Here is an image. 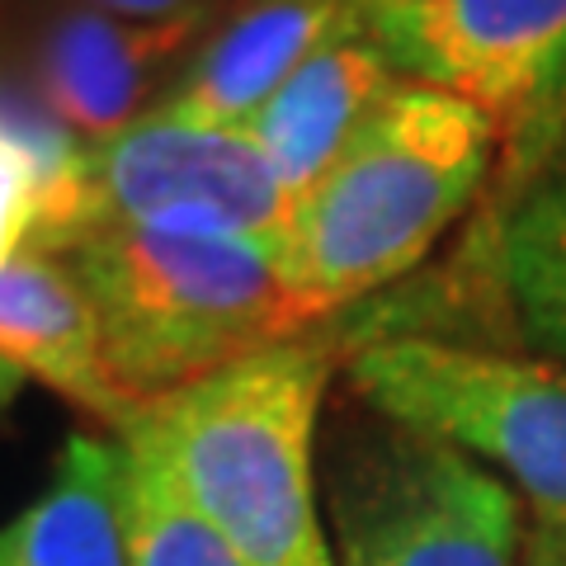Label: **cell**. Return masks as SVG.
Returning a JSON list of instances; mask_svg holds the SVG:
<instances>
[{
    "label": "cell",
    "instance_id": "13",
    "mask_svg": "<svg viewBox=\"0 0 566 566\" xmlns=\"http://www.w3.org/2000/svg\"><path fill=\"white\" fill-rule=\"evenodd\" d=\"M495 283L524 345L566 364V142L505 212Z\"/></svg>",
    "mask_w": 566,
    "mask_h": 566
},
{
    "label": "cell",
    "instance_id": "8",
    "mask_svg": "<svg viewBox=\"0 0 566 566\" xmlns=\"http://www.w3.org/2000/svg\"><path fill=\"white\" fill-rule=\"evenodd\" d=\"M212 24H128L91 6L52 10L29 52V85L48 114L76 137V147H99L147 118L166 71L189 57L199 33Z\"/></svg>",
    "mask_w": 566,
    "mask_h": 566
},
{
    "label": "cell",
    "instance_id": "9",
    "mask_svg": "<svg viewBox=\"0 0 566 566\" xmlns=\"http://www.w3.org/2000/svg\"><path fill=\"white\" fill-rule=\"evenodd\" d=\"M359 20L364 0H241L185 57L151 114L245 133V123L316 48Z\"/></svg>",
    "mask_w": 566,
    "mask_h": 566
},
{
    "label": "cell",
    "instance_id": "15",
    "mask_svg": "<svg viewBox=\"0 0 566 566\" xmlns=\"http://www.w3.org/2000/svg\"><path fill=\"white\" fill-rule=\"evenodd\" d=\"M128 24H218L227 0H76Z\"/></svg>",
    "mask_w": 566,
    "mask_h": 566
},
{
    "label": "cell",
    "instance_id": "1",
    "mask_svg": "<svg viewBox=\"0 0 566 566\" xmlns=\"http://www.w3.org/2000/svg\"><path fill=\"white\" fill-rule=\"evenodd\" d=\"M331 374L322 335H293L142 406L118 439L161 458L185 501L251 566H335L316 495Z\"/></svg>",
    "mask_w": 566,
    "mask_h": 566
},
{
    "label": "cell",
    "instance_id": "12",
    "mask_svg": "<svg viewBox=\"0 0 566 566\" xmlns=\"http://www.w3.org/2000/svg\"><path fill=\"white\" fill-rule=\"evenodd\" d=\"M0 566H133L123 538V444L71 439L52 486L0 524Z\"/></svg>",
    "mask_w": 566,
    "mask_h": 566
},
{
    "label": "cell",
    "instance_id": "14",
    "mask_svg": "<svg viewBox=\"0 0 566 566\" xmlns=\"http://www.w3.org/2000/svg\"><path fill=\"white\" fill-rule=\"evenodd\" d=\"M123 444V538L133 566H251L199 510L147 444Z\"/></svg>",
    "mask_w": 566,
    "mask_h": 566
},
{
    "label": "cell",
    "instance_id": "11",
    "mask_svg": "<svg viewBox=\"0 0 566 566\" xmlns=\"http://www.w3.org/2000/svg\"><path fill=\"white\" fill-rule=\"evenodd\" d=\"M0 359L24 378L48 382L71 406L91 411L114 434L128 430L137 406L114 387L99 354V326L81 283L48 251H20L0 264Z\"/></svg>",
    "mask_w": 566,
    "mask_h": 566
},
{
    "label": "cell",
    "instance_id": "5",
    "mask_svg": "<svg viewBox=\"0 0 566 566\" xmlns=\"http://www.w3.org/2000/svg\"><path fill=\"white\" fill-rule=\"evenodd\" d=\"M335 424V566H515L520 491L472 453L359 401Z\"/></svg>",
    "mask_w": 566,
    "mask_h": 566
},
{
    "label": "cell",
    "instance_id": "3",
    "mask_svg": "<svg viewBox=\"0 0 566 566\" xmlns=\"http://www.w3.org/2000/svg\"><path fill=\"white\" fill-rule=\"evenodd\" d=\"M48 255L81 283L104 368L137 411L312 326L289 274L245 241L91 227Z\"/></svg>",
    "mask_w": 566,
    "mask_h": 566
},
{
    "label": "cell",
    "instance_id": "2",
    "mask_svg": "<svg viewBox=\"0 0 566 566\" xmlns=\"http://www.w3.org/2000/svg\"><path fill=\"white\" fill-rule=\"evenodd\" d=\"M501 118L401 81L297 208L289 283L312 322L401 279L486 185Z\"/></svg>",
    "mask_w": 566,
    "mask_h": 566
},
{
    "label": "cell",
    "instance_id": "7",
    "mask_svg": "<svg viewBox=\"0 0 566 566\" xmlns=\"http://www.w3.org/2000/svg\"><path fill=\"white\" fill-rule=\"evenodd\" d=\"M364 24L406 81L501 123L566 95V0H364Z\"/></svg>",
    "mask_w": 566,
    "mask_h": 566
},
{
    "label": "cell",
    "instance_id": "4",
    "mask_svg": "<svg viewBox=\"0 0 566 566\" xmlns=\"http://www.w3.org/2000/svg\"><path fill=\"white\" fill-rule=\"evenodd\" d=\"M303 199L245 133L147 114L99 147H81L71 175L43 193L33 251H57L91 227L227 237L264 251L289 274Z\"/></svg>",
    "mask_w": 566,
    "mask_h": 566
},
{
    "label": "cell",
    "instance_id": "10",
    "mask_svg": "<svg viewBox=\"0 0 566 566\" xmlns=\"http://www.w3.org/2000/svg\"><path fill=\"white\" fill-rule=\"evenodd\" d=\"M406 76L359 20L354 29L335 33L326 48H316L279 85L274 99L245 123V137L270 156V166L283 175V185L303 199L340 161V151L354 142V133L364 128L368 114Z\"/></svg>",
    "mask_w": 566,
    "mask_h": 566
},
{
    "label": "cell",
    "instance_id": "16",
    "mask_svg": "<svg viewBox=\"0 0 566 566\" xmlns=\"http://www.w3.org/2000/svg\"><path fill=\"white\" fill-rule=\"evenodd\" d=\"M20 387H24V374H20L14 364L0 359V416H6L10 406H14V397H20Z\"/></svg>",
    "mask_w": 566,
    "mask_h": 566
},
{
    "label": "cell",
    "instance_id": "6",
    "mask_svg": "<svg viewBox=\"0 0 566 566\" xmlns=\"http://www.w3.org/2000/svg\"><path fill=\"white\" fill-rule=\"evenodd\" d=\"M349 397L501 468L547 524L566 528V364L387 335L349 354Z\"/></svg>",
    "mask_w": 566,
    "mask_h": 566
}]
</instances>
